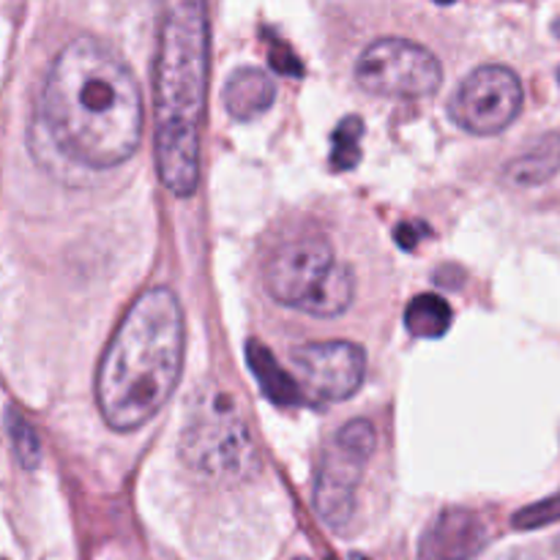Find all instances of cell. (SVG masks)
<instances>
[{
	"label": "cell",
	"mask_w": 560,
	"mask_h": 560,
	"mask_svg": "<svg viewBox=\"0 0 560 560\" xmlns=\"http://www.w3.org/2000/svg\"><path fill=\"white\" fill-rule=\"evenodd\" d=\"M49 145L85 170L129 162L142 142L145 109L135 74L115 49L77 36L55 55L38 98Z\"/></svg>",
	"instance_id": "6da1fadb"
},
{
	"label": "cell",
	"mask_w": 560,
	"mask_h": 560,
	"mask_svg": "<svg viewBox=\"0 0 560 560\" xmlns=\"http://www.w3.org/2000/svg\"><path fill=\"white\" fill-rule=\"evenodd\" d=\"M208 66L206 0H162L153 58V148L159 180L175 197H191L200 184Z\"/></svg>",
	"instance_id": "7a4b0ae2"
},
{
	"label": "cell",
	"mask_w": 560,
	"mask_h": 560,
	"mask_svg": "<svg viewBox=\"0 0 560 560\" xmlns=\"http://www.w3.org/2000/svg\"><path fill=\"white\" fill-rule=\"evenodd\" d=\"M186 353V317L170 288H148L131 301L104 348L96 402L115 432L145 427L170 402Z\"/></svg>",
	"instance_id": "3957f363"
},
{
	"label": "cell",
	"mask_w": 560,
	"mask_h": 560,
	"mask_svg": "<svg viewBox=\"0 0 560 560\" xmlns=\"http://www.w3.org/2000/svg\"><path fill=\"white\" fill-rule=\"evenodd\" d=\"M186 468L211 485H241L260 470V452L233 394L208 386L191 402L178 441Z\"/></svg>",
	"instance_id": "277c9868"
},
{
	"label": "cell",
	"mask_w": 560,
	"mask_h": 560,
	"mask_svg": "<svg viewBox=\"0 0 560 560\" xmlns=\"http://www.w3.org/2000/svg\"><path fill=\"white\" fill-rule=\"evenodd\" d=\"M375 427L366 419H353L337 432L326 448L315 479V509L331 530H345L355 514L361 479L375 454Z\"/></svg>",
	"instance_id": "5b68a950"
},
{
	"label": "cell",
	"mask_w": 560,
	"mask_h": 560,
	"mask_svg": "<svg viewBox=\"0 0 560 560\" xmlns=\"http://www.w3.org/2000/svg\"><path fill=\"white\" fill-rule=\"evenodd\" d=\"M361 91L383 98H427L443 82L441 60L410 38L386 36L372 42L355 63Z\"/></svg>",
	"instance_id": "8992f818"
},
{
	"label": "cell",
	"mask_w": 560,
	"mask_h": 560,
	"mask_svg": "<svg viewBox=\"0 0 560 560\" xmlns=\"http://www.w3.org/2000/svg\"><path fill=\"white\" fill-rule=\"evenodd\" d=\"M525 91L517 71L509 66H481L459 82L452 96V118L465 131L479 137L501 135L517 120Z\"/></svg>",
	"instance_id": "52a82bcc"
},
{
	"label": "cell",
	"mask_w": 560,
	"mask_h": 560,
	"mask_svg": "<svg viewBox=\"0 0 560 560\" xmlns=\"http://www.w3.org/2000/svg\"><path fill=\"white\" fill-rule=\"evenodd\" d=\"M334 266H337V257L326 235H295L271 252L262 268V284L277 304L301 312L306 301L320 290Z\"/></svg>",
	"instance_id": "ba28073f"
},
{
	"label": "cell",
	"mask_w": 560,
	"mask_h": 560,
	"mask_svg": "<svg viewBox=\"0 0 560 560\" xmlns=\"http://www.w3.org/2000/svg\"><path fill=\"white\" fill-rule=\"evenodd\" d=\"M290 361L301 388L315 402H345L366 377L364 348L345 339L301 345L290 353Z\"/></svg>",
	"instance_id": "9c48e42d"
},
{
	"label": "cell",
	"mask_w": 560,
	"mask_h": 560,
	"mask_svg": "<svg viewBox=\"0 0 560 560\" xmlns=\"http://www.w3.org/2000/svg\"><path fill=\"white\" fill-rule=\"evenodd\" d=\"M487 523L468 509H448L432 523L421 545V560H470L485 550Z\"/></svg>",
	"instance_id": "30bf717a"
},
{
	"label": "cell",
	"mask_w": 560,
	"mask_h": 560,
	"mask_svg": "<svg viewBox=\"0 0 560 560\" xmlns=\"http://www.w3.org/2000/svg\"><path fill=\"white\" fill-rule=\"evenodd\" d=\"M224 109L233 115L235 120H257L266 115L277 102V82L255 66H244V69L233 71L224 82Z\"/></svg>",
	"instance_id": "8fae6325"
},
{
	"label": "cell",
	"mask_w": 560,
	"mask_h": 560,
	"mask_svg": "<svg viewBox=\"0 0 560 560\" xmlns=\"http://www.w3.org/2000/svg\"><path fill=\"white\" fill-rule=\"evenodd\" d=\"M560 170V135L547 131V135L534 137L514 159H509L503 167V180L512 189H534V186L547 184L556 178Z\"/></svg>",
	"instance_id": "7c38bea8"
},
{
	"label": "cell",
	"mask_w": 560,
	"mask_h": 560,
	"mask_svg": "<svg viewBox=\"0 0 560 560\" xmlns=\"http://www.w3.org/2000/svg\"><path fill=\"white\" fill-rule=\"evenodd\" d=\"M246 364H249L252 375H255L257 386L266 394L268 402H273L277 408H299V405H304L306 397L299 377L290 375L279 364L277 355L268 350V345L249 339V345H246Z\"/></svg>",
	"instance_id": "4fadbf2b"
},
{
	"label": "cell",
	"mask_w": 560,
	"mask_h": 560,
	"mask_svg": "<svg viewBox=\"0 0 560 560\" xmlns=\"http://www.w3.org/2000/svg\"><path fill=\"white\" fill-rule=\"evenodd\" d=\"M454 312L438 293H421L405 310V328L416 339H441L452 328Z\"/></svg>",
	"instance_id": "5bb4252c"
},
{
	"label": "cell",
	"mask_w": 560,
	"mask_h": 560,
	"mask_svg": "<svg viewBox=\"0 0 560 560\" xmlns=\"http://www.w3.org/2000/svg\"><path fill=\"white\" fill-rule=\"evenodd\" d=\"M353 295H355L353 268L337 260V266L331 268L326 282H323L320 290L306 301V306L301 312H306V315L312 317H337L353 304Z\"/></svg>",
	"instance_id": "9a60e30c"
},
{
	"label": "cell",
	"mask_w": 560,
	"mask_h": 560,
	"mask_svg": "<svg viewBox=\"0 0 560 560\" xmlns=\"http://www.w3.org/2000/svg\"><path fill=\"white\" fill-rule=\"evenodd\" d=\"M5 432H9V443L11 452H14L16 465L25 470H36L44 457L42 441H38V432L33 430L31 421H27L14 405L5 410Z\"/></svg>",
	"instance_id": "2e32d148"
},
{
	"label": "cell",
	"mask_w": 560,
	"mask_h": 560,
	"mask_svg": "<svg viewBox=\"0 0 560 560\" xmlns=\"http://www.w3.org/2000/svg\"><path fill=\"white\" fill-rule=\"evenodd\" d=\"M361 137H364V120L359 115H350L342 124L334 129L331 135V167L337 173H348V170H355L361 162Z\"/></svg>",
	"instance_id": "e0dca14e"
},
{
	"label": "cell",
	"mask_w": 560,
	"mask_h": 560,
	"mask_svg": "<svg viewBox=\"0 0 560 560\" xmlns=\"http://www.w3.org/2000/svg\"><path fill=\"white\" fill-rule=\"evenodd\" d=\"M560 520V492L558 495L547 498V501L534 503V506H525L523 512L514 514V528L520 530H534L545 528V525H552Z\"/></svg>",
	"instance_id": "ac0fdd59"
},
{
	"label": "cell",
	"mask_w": 560,
	"mask_h": 560,
	"mask_svg": "<svg viewBox=\"0 0 560 560\" xmlns=\"http://www.w3.org/2000/svg\"><path fill=\"white\" fill-rule=\"evenodd\" d=\"M271 63H273V69L282 71V74H290V77L304 74V66L299 63V58H295L290 49H284V52H279V49H271Z\"/></svg>",
	"instance_id": "d6986e66"
},
{
	"label": "cell",
	"mask_w": 560,
	"mask_h": 560,
	"mask_svg": "<svg viewBox=\"0 0 560 560\" xmlns=\"http://www.w3.org/2000/svg\"><path fill=\"white\" fill-rule=\"evenodd\" d=\"M394 238H397V244L402 246L405 252H413L416 246H419L421 235H419V228H416V224H399L397 233H394Z\"/></svg>",
	"instance_id": "ffe728a7"
},
{
	"label": "cell",
	"mask_w": 560,
	"mask_h": 560,
	"mask_svg": "<svg viewBox=\"0 0 560 560\" xmlns=\"http://www.w3.org/2000/svg\"><path fill=\"white\" fill-rule=\"evenodd\" d=\"M435 3H438V5H452L454 0H435Z\"/></svg>",
	"instance_id": "44dd1931"
},
{
	"label": "cell",
	"mask_w": 560,
	"mask_h": 560,
	"mask_svg": "<svg viewBox=\"0 0 560 560\" xmlns=\"http://www.w3.org/2000/svg\"><path fill=\"white\" fill-rule=\"evenodd\" d=\"M350 560H366V558H361V556H350Z\"/></svg>",
	"instance_id": "7402d4cb"
},
{
	"label": "cell",
	"mask_w": 560,
	"mask_h": 560,
	"mask_svg": "<svg viewBox=\"0 0 560 560\" xmlns=\"http://www.w3.org/2000/svg\"><path fill=\"white\" fill-rule=\"evenodd\" d=\"M558 80H560V71H558Z\"/></svg>",
	"instance_id": "603a6c76"
},
{
	"label": "cell",
	"mask_w": 560,
	"mask_h": 560,
	"mask_svg": "<svg viewBox=\"0 0 560 560\" xmlns=\"http://www.w3.org/2000/svg\"><path fill=\"white\" fill-rule=\"evenodd\" d=\"M301 560H306V558H301Z\"/></svg>",
	"instance_id": "cb8c5ba5"
}]
</instances>
